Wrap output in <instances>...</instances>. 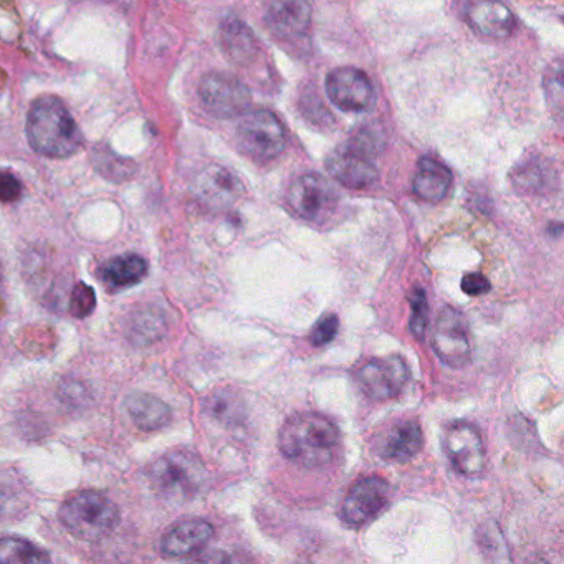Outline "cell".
Returning a JSON list of instances; mask_svg holds the SVG:
<instances>
[{"label": "cell", "instance_id": "6da1fadb", "mask_svg": "<svg viewBox=\"0 0 564 564\" xmlns=\"http://www.w3.org/2000/svg\"><path fill=\"white\" fill-rule=\"evenodd\" d=\"M279 442L283 455L293 464L303 468H323L335 458L339 432L325 415L302 412L283 424Z\"/></svg>", "mask_w": 564, "mask_h": 564}, {"label": "cell", "instance_id": "7a4b0ae2", "mask_svg": "<svg viewBox=\"0 0 564 564\" xmlns=\"http://www.w3.org/2000/svg\"><path fill=\"white\" fill-rule=\"evenodd\" d=\"M28 140L32 150L52 160L74 156L82 144L80 128L64 101L55 97H42L28 115Z\"/></svg>", "mask_w": 564, "mask_h": 564}, {"label": "cell", "instance_id": "3957f363", "mask_svg": "<svg viewBox=\"0 0 564 564\" xmlns=\"http://www.w3.org/2000/svg\"><path fill=\"white\" fill-rule=\"evenodd\" d=\"M148 480L163 500L174 505L187 503L206 488L207 468L193 452H167L150 465Z\"/></svg>", "mask_w": 564, "mask_h": 564}, {"label": "cell", "instance_id": "277c9868", "mask_svg": "<svg viewBox=\"0 0 564 564\" xmlns=\"http://www.w3.org/2000/svg\"><path fill=\"white\" fill-rule=\"evenodd\" d=\"M61 521L78 540L97 541L115 530L120 510L100 491H82L65 501Z\"/></svg>", "mask_w": 564, "mask_h": 564}, {"label": "cell", "instance_id": "5b68a950", "mask_svg": "<svg viewBox=\"0 0 564 564\" xmlns=\"http://www.w3.org/2000/svg\"><path fill=\"white\" fill-rule=\"evenodd\" d=\"M237 140L253 160L270 161L285 150L286 131L272 111H247L237 130Z\"/></svg>", "mask_w": 564, "mask_h": 564}, {"label": "cell", "instance_id": "8992f818", "mask_svg": "<svg viewBox=\"0 0 564 564\" xmlns=\"http://www.w3.org/2000/svg\"><path fill=\"white\" fill-rule=\"evenodd\" d=\"M199 100L207 113L220 120H232L249 111L252 95L239 78L214 72L200 80Z\"/></svg>", "mask_w": 564, "mask_h": 564}, {"label": "cell", "instance_id": "52a82bcc", "mask_svg": "<svg viewBox=\"0 0 564 564\" xmlns=\"http://www.w3.org/2000/svg\"><path fill=\"white\" fill-rule=\"evenodd\" d=\"M411 378L408 362L401 356L368 359L356 371V382L366 398L384 402L401 394Z\"/></svg>", "mask_w": 564, "mask_h": 564}, {"label": "cell", "instance_id": "ba28073f", "mask_svg": "<svg viewBox=\"0 0 564 564\" xmlns=\"http://www.w3.org/2000/svg\"><path fill=\"white\" fill-rule=\"evenodd\" d=\"M432 346L438 358L452 368H462L471 358V336L464 313L445 306L435 322Z\"/></svg>", "mask_w": 564, "mask_h": 564}, {"label": "cell", "instance_id": "9c48e42d", "mask_svg": "<svg viewBox=\"0 0 564 564\" xmlns=\"http://www.w3.org/2000/svg\"><path fill=\"white\" fill-rule=\"evenodd\" d=\"M289 204L302 219L325 223L338 206L332 184L319 174H303L290 186Z\"/></svg>", "mask_w": 564, "mask_h": 564}, {"label": "cell", "instance_id": "30bf717a", "mask_svg": "<svg viewBox=\"0 0 564 564\" xmlns=\"http://www.w3.org/2000/svg\"><path fill=\"white\" fill-rule=\"evenodd\" d=\"M193 193L200 206L220 213L232 207L243 196V184L232 171L219 164H210L197 174Z\"/></svg>", "mask_w": 564, "mask_h": 564}, {"label": "cell", "instance_id": "8fae6325", "mask_svg": "<svg viewBox=\"0 0 564 564\" xmlns=\"http://www.w3.org/2000/svg\"><path fill=\"white\" fill-rule=\"evenodd\" d=\"M388 501L389 484L384 478H361L352 485L343 501V521L352 528L365 527L384 510Z\"/></svg>", "mask_w": 564, "mask_h": 564}, {"label": "cell", "instance_id": "7c38bea8", "mask_svg": "<svg viewBox=\"0 0 564 564\" xmlns=\"http://www.w3.org/2000/svg\"><path fill=\"white\" fill-rule=\"evenodd\" d=\"M326 94L333 105L349 113H362L375 101L371 80L358 68H336L326 78Z\"/></svg>", "mask_w": 564, "mask_h": 564}, {"label": "cell", "instance_id": "4fadbf2b", "mask_svg": "<svg viewBox=\"0 0 564 564\" xmlns=\"http://www.w3.org/2000/svg\"><path fill=\"white\" fill-rule=\"evenodd\" d=\"M444 451L458 474L480 475L485 467V445L480 432L470 424H455L445 434Z\"/></svg>", "mask_w": 564, "mask_h": 564}, {"label": "cell", "instance_id": "5bb4252c", "mask_svg": "<svg viewBox=\"0 0 564 564\" xmlns=\"http://www.w3.org/2000/svg\"><path fill=\"white\" fill-rule=\"evenodd\" d=\"M326 170L333 180L349 189H368L379 177L378 167L372 163V158L348 143L336 148L329 154L326 160Z\"/></svg>", "mask_w": 564, "mask_h": 564}, {"label": "cell", "instance_id": "9a60e30c", "mask_svg": "<svg viewBox=\"0 0 564 564\" xmlns=\"http://www.w3.org/2000/svg\"><path fill=\"white\" fill-rule=\"evenodd\" d=\"M265 22L273 37L299 44L312 29V8L306 0H275L267 11Z\"/></svg>", "mask_w": 564, "mask_h": 564}, {"label": "cell", "instance_id": "2e32d148", "mask_svg": "<svg viewBox=\"0 0 564 564\" xmlns=\"http://www.w3.org/2000/svg\"><path fill=\"white\" fill-rule=\"evenodd\" d=\"M464 18L484 37L505 39L514 29V15L498 0H465Z\"/></svg>", "mask_w": 564, "mask_h": 564}, {"label": "cell", "instance_id": "e0dca14e", "mask_svg": "<svg viewBox=\"0 0 564 564\" xmlns=\"http://www.w3.org/2000/svg\"><path fill=\"white\" fill-rule=\"evenodd\" d=\"M214 536V527L200 518L177 521L161 540V551L167 557H184L203 550Z\"/></svg>", "mask_w": 564, "mask_h": 564}, {"label": "cell", "instance_id": "ac0fdd59", "mask_svg": "<svg viewBox=\"0 0 564 564\" xmlns=\"http://www.w3.org/2000/svg\"><path fill=\"white\" fill-rule=\"evenodd\" d=\"M220 47L232 64L249 65L259 54V44L249 25L240 19L227 18L220 25Z\"/></svg>", "mask_w": 564, "mask_h": 564}, {"label": "cell", "instance_id": "d6986e66", "mask_svg": "<svg viewBox=\"0 0 564 564\" xmlns=\"http://www.w3.org/2000/svg\"><path fill=\"white\" fill-rule=\"evenodd\" d=\"M452 187V173L434 158H422L415 171L412 189L419 199L441 203Z\"/></svg>", "mask_w": 564, "mask_h": 564}, {"label": "cell", "instance_id": "ffe728a7", "mask_svg": "<svg viewBox=\"0 0 564 564\" xmlns=\"http://www.w3.org/2000/svg\"><path fill=\"white\" fill-rule=\"evenodd\" d=\"M124 408L141 431L153 432L166 427L173 419V411L166 402L147 392H131L124 399Z\"/></svg>", "mask_w": 564, "mask_h": 564}, {"label": "cell", "instance_id": "44dd1931", "mask_svg": "<svg viewBox=\"0 0 564 564\" xmlns=\"http://www.w3.org/2000/svg\"><path fill=\"white\" fill-rule=\"evenodd\" d=\"M148 262L138 253L113 257L101 265L100 279L110 290L130 289L148 275Z\"/></svg>", "mask_w": 564, "mask_h": 564}, {"label": "cell", "instance_id": "7402d4cb", "mask_svg": "<svg viewBox=\"0 0 564 564\" xmlns=\"http://www.w3.org/2000/svg\"><path fill=\"white\" fill-rule=\"evenodd\" d=\"M424 444L421 424L417 421H402L389 431L381 445V455L386 460H411Z\"/></svg>", "mask_w": 564, "mask_h": 564}, {"label": "cell", "instance_id": "603a6c76", "mask_svg": "<svg viewBox=\"0 0 564 564\" xmlns=\"http://www.w3.org/2000/svg\"><path fill=\"white\" fill-rule=\"evenodd\" d=\"M31 508V491L19 474L0 470V524L19 520Z\"/></svg>", "mask_w": 564, "mask_h": 564}, {"label": "cell", "instance_id": "cb8c5ba5", "mask_svg": "<svg viewBox=\"0 0 564 564\" xmlns=\"http://www.w3.org/2000/svg\"><path fill=\"white\" fill-rule=\"evenodd\" d=\"M166 329V315L160 308L147 306L131 316L130 325H128V338L133 345L150 346L163 338Z\"/></svg>", "mask_w": 564, "mask_h": 564}, {"label": "cell", "instance_id": "d4e9b609", "mask_svg": "<svg viewBox=\"0 0 564 564\" xmlns=\"http://www.w3.org/2000/svg\"><path fill=\"white\" fill-rule=\"evenodd\" d=\"M0 563L42 564L51 563V554L19 536L0 538Z\"/></svg>", "mask_w": 564, "mask_h": 564}, {"label": "cell", "instance_id": "484cf974", "mask_svg": "<svg viewBox=\"0 0 564 564\" xmlns=\"http://www.w3.org/2000/svg\"><path fill=\"white\" fill-rule=\"evenodd\" d=\"M94 166L101 176L113 183H124L137 176V163L133 160H124L118 156L110 148H97L94 151Z\"/></svg>", "mask_w": 564, "mask_h": 564}, {"label": "cell", "instance_id": "4316f807", "mask_svg": "<svg viewBox=\"0 0 564 564\" xmlns=\"http://www.w3.org/2000/svg\"><path fill=\"white\" fill-rule=\"evenodd\" d=\"M411 332L417 339L424 338L429 325L427 295L421 286L414 289L411 295Z\"/></svg>", "mask_w": 564, "mask_h": 564}, {"label": "cell", "instance_id": "83f0119b", "mask_svg": "<svg viewBox=\"0 0 564 564\" xmlns=\"http://www.w3.org/2000/svg\"><path fill=\"white\" fill-rule=\"evenodd\" d=\"M547 171L544 170L543 163H538V160L524 163L520 171L514 174L517 186L523 187L524 191H540L541 187L547 184Z\"/></svg>", "mask_w": 564, "mask_h": 564}, {"label": "cell", "instance_id": "f1b7e54d", "mask_svg": "<svg viewBox=\"0 0 564 564\" xmlns=\"http://www.w3.org/2000/svg\"><path fill=\"white\" fill-rule=\"evenodd\" d=\"M97 306L94 289L87 283H78L72 292L70 313L75 318H87Z\"/></svg>", "mask_w": 564, "mask_h": 564}, {"label": "cell", "instance_id": "f546056e", "mask_svg": "<svg viewBox=\"0 0 564 564\" xmlns=\"http://www.w3.org/2000/svg\"><path fill=\"white\" fill-rule=\"evenodd\" d=\"M206 411L217 421L232 422L236 417V399L227 392H216L207 399Z\"/></svg>", "mask_w": 564, "mask_h": 564}, {"label": "cell", "instance_id": "4dcf8cb0", "mask_svg": "<svg viewBox=\"0 0 564 564\" xmlns=\"http://www.w3.org/2000/svg\"><path fill=\"white\" fill-rule=\"evenodd\" d=\"M348 144H351L356 150H359L361 153L368 154V156L372 158L381 151L382 147H384V141H382V134L379 133V130L368 127L362 128L358 133H355V137H351Z\"/></svg>", "mask_w": 564, "mask_h": 564}, {"label": "cell", "instance_id": "1f68e13d", "mask_svg": "<svg viewBox=\"0 0 564 564\" xmlns=\"http://www.w3.org/2000/svg\"><path fill=\"white\" fill-rule=\"evenodd\" d=\"M339 329V319L338 316L333 315V313H328V315L323 316L316 322V325L313 326L312 339L313 346H325L328 343H332L333 339L338 335Z\"/></svg>", "mask_w": 564, "mask_h": 564}, {"label": "cell", "instance_id": "d6a6232c", "mask_svg": "<svg viewBox=\"0 0 564 564\" xmlns=\"http://www.w3.org/2000/svg\"><path fill=\"white\" fill-rule=\"evenodd\" d=\"M22 187L21 181L15 174L9 171H0V203L12 204L21 199Z\"/></svg>", "mask_w": 564, "mask_h": 564}, {"label": "cell", "instance_id": "836d02e7", "mask_svg": "<svg viewBox=\"0 0 564 564\" xmlns=\"http://www.w3.org/2000/svg\"><path fill=\"white\" fill-rule=\"evenodd\" d=\"M490 290V282H488L487 276L481 275V273L474 272L467 273V275L462 279V292L468 296H481Z\"/></svg>", "mask_w": 564, "mask_h": 564}, {"label": "cell", "instance_id": "e575fe53", "mask_svg": "<svg viewBox=\"0 0 564 564\" xmlns=\"http://www.w3.org/2000/svg\"><path fill=\"white\" fill-rule=\"evenodd\" d=\"M0 289H2V265H0Z\"/></svg>", "mask_w": 564, "mask_h": 564}]
</instances>
